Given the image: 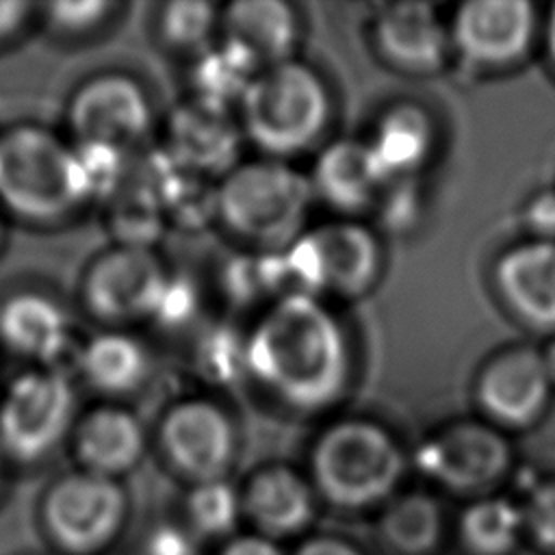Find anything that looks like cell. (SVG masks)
Wrapping results in <instances>:
<instances>
[{
  "mask_svg": "<svg viewBox=\"0 0 555 555\" xmlns=\"http://www.w3.org/2000/svg\"><path fill=\"white\" fill-rule=\"evenodd\" d=\"M247 373L295 410H325L351 377L347 334L317 297L278 299L247 336Z\"/></svg>",
  "mask_w": 555,
  "mask_h": 555,
  "instance_id": "1",
  "label": "cell"
},
{
  "mask_svg": "<svg viewBox=\"0 0 555 555\" xmlns=\"http://www.w3.org/2000/svg\"><path fill=\"white\" fill-rule=\"evenodd\" d=\"M89 195L74 143L48 126L22 121L0 132V212L46 228L72 219Z\"/></svg>",
  "mask_w": 555,
  "mask_h": 555,
  "instance_id": "2",
  "label": "cell"
},
{
  "mask_svg": "<svg viewBox=\"0 0 555 555\" xmlns=\"http://www.w3.org/2000/svg\"><path fill=\"white\" fill-rule=\"evenodd\" d=\"M408 460L382 425L364 418L332 423L310 451V483L321 503L340 512L379 509L397 492Z\"/></svg>",
  "mask_w": 555,
  "mask_h": 555,
  "instance_id": "3",
  "label": "cell"
},
{
  "mask_svg": "<svg viewBox=\"0 0 555 555\" xmlns=\"http://www.w3.org/2000/svg\"><path fill=\"white\" fill-rule=\"evenodd\" d=\"M243 134L267 154L286 158L308 150L330 119V93L306 63L288 59L262 67L241 104Z\"/></svg>",
  "mask_w": 555,
  "mask_h": 555,
  "instance_id": "4",
  "label": "cell"
},
{
  "mask_svg": "<svg viewBox=\"0 0 555 555\" xmlns=\"http://www.w3.org/2000/svg\"><path fill=\"white\" fill-rule=\"evenodd\" d=\"M310 178L278 158L236 165L217 186V215L241 238L280 251L306 230Z\"/></svg>",
  "mask_w": 555,
  "mask_h": 555,
  "instance_id": "5",
  "label": "cell"
},
{
  "mask_svg": "<svg viewBox=\"0 0 555 555\" xmlns=\"http://www.w3.org/2000/svg\"><path fill=\"white\" fill-rule=\"evenodd\" d=\"M80 414L74 379L56 366H26L0 392V453L35 466L72 440Z\"/></svg>",
  "mask_w": 555,
  "mask_h": 555,
  "instance_id": "6",
  "label": "cell"
},
{
  "mask_svg": "<svg viewBox=\"0 0 555 555\" xmlns=\"http://www.w3.org/2000/svg\"><path fill=\"white\" fill-rule=\"evenodd\" d=\"M39 509L46 533L61 551L95 555L119 538L130 503L119 479L76 466L46 488Z\"/></svg>",
  "mask_w": 555,
  "mask_h": 555,
  "instance_id": "7",
  "label": "cell"
},
{
  "mask_svg": "<svg viewBox=\"0 0 555 555\" xmlns=\"http://www.w3.org/2000/svg\"><path fill=\"white\" fill-rule=\"evenodd\" d=\"M282 262L291 295L332 291L345 297L366 293L379 271V245L375 234L351 221L325 223L304 232L282 249Z\"/></svg>",
  "mask_w": 555,
  "mask_h": 555,
  "instance_id": "8",
  "label": "cell"
},
{
  "mask_svg": "<svg viewBox=\"0 0 555 555\" xmlns=\"http://www.w3.org/2000/svg\"><path fill=\"white\" fill-rule=\"evenodd\" d=\"M416 464L440 488L477 499L507 477L512 444L492 423L457 421L418 447Z\"/></svg>",
  "mask_w": 555,
  "mask_h": 555,
  "instance_id": "9",
  "label": "cell"
},
{
  "mask_svg": "<svg viewBox=\"0 0 555 555\" xmlns=\"http://www.w3.org/2000/svg\"><path fill=\"white\" fill-rule=\"evenodd\" d=\"M169 273L152 249L115 245L95 256L80 282L89 314L104 323L154 317Z\"/></svg>",
  "mask_w": 555,
  "mask_h": 555,
  "instance_id": "10",
  "label": "cell"
},
{
  "mask_svg": "<svg viewBox=\"0 0 555 555\" xmlns=\"http://www.w3.org/2000/svg\"><path fill=\"white\" fill-rule=\"evenodd\" d=\"M72 141L104 143L126 150L152 124L145 89L121 72L93 74L72 91L65 106Z\"/></svg>",
  "mask_w": 555,
  "mask_h": 555,
  "instance_id": "11",
  "label": "cell"
},
{
  "mask_svg": "<svg viewBox=\"0 0 555 555\" xmlns=\"http://www.w3.org/2000/svg\"><path fill=\"white\" fill-rule=\"evenodd\" d=\"M158 442L169 466L193 483L225 479L236 455L230 416L212 401L184 399L160 421Z\"/></svg>",
  "mask_w": 555,
  "mask_h": 555,
  "instance_id": "12",
  "label": "cell"
},
{
  "mask_svg": "<svg viewBox=\"0 0 555 555\" xmlns=\"http://www.w3.org/2000/svg\"><path fill=\"white\" fill-rule=\"evenodd\" d=\"M538 28L535 9L527 0L464 2L451 20V46L477 69H503L531 48Z\"/></svg>",
  "mask_w": 555,
  "mask_h": 555,
  "instance_id": "13",
  "label": "cell"
},
{
  "mask_svg": "<svg viewBox=\"0 0 555 555\" xmlns=\"http://www.w3.org/2000/svg\"><path fill=\"white\" fill-rule=\"evenodd\" d=\"M74 319L63 299L37 286L0 297V347L28 366H56L72 349Z\"/></svg>",
  "mask_w": 555,
  "mask_h": 555,
  "instance_id": "14",
  "label": "cell"
},
{
  "mask_svg": "<svg viewBox=\"0 0 555 555\" xmlns=\"http://www.w3.org/2000/svg\"><path fill=\"white\" fill-rule=\"evenodd\" d=\"M238 490L243 520L249 531L280 544L310 533L321 501L310 479L293 466H262Z\"/></svg>",
  "mask_w": 555,
  "mask_h": 555,
  "instance_id": "15",
  "label": "cell"
},
{
  "mask_svg": "<svg viewBox=\"0 0 555 555\" xmlns=\"http://www.w3.org/2000/svg\"><path fill=\"white\" fill-rule=\"evenodd\" d=\"M553 384L542 351L514 347L494 356L477 379V401L492 425L520 429L546 410Z\"/></svg>",
  "mask_w": 555,
  "mask_h": 555,
  "instance_id": "16",
  "label": "cell"
},
{
  "mask_svg": "<svg viewBox=\"0 0 555 555\" xmlns=\"http://www.w3.org/2000/svg\"><path fill=\"white\" fill-rule=\"evenodd\" d=\"M241 126L230 111L191 100L180 104L167 126L171 158L195 176H225L238 163Z\"/></svg>",
  "mask_w": 555,
  "mask_h": 555,
  "instance_id": "17",
  "label": "cell"
},
{
  "mask_svg": "<svg viewBox=\"0 0 555 555\" xmlns=\"http://www.w3.org/2000/svg\"><path fill=\"white\" fill-rule=\"evenodd\" d=\"M375 43L395 67L429 74L449 56L451 30L427 2L388 4L375 20Z\"/></svg>",
  "mask_w": 555,
  "mask_h": 555,
  "instance_id": "18",
  "label": "cell"
},
{
  "mask_svg": "<svg viewBox=\"0 0 555 555\" xmlns=\"http://www.w3.org/2000/svg\"><path fill=\"white\" fill-rule=\"evenodd\" d=\"M69 442L78 468L119 481L145 455V429L139 416L113 403L80 414Z\"/></svg>",
  "mask_w": 555,
  "mask_h": 555,
  "instance_id": "19",
  "label": "cell"
},
{
  "mask_svg": "<svg viewBox=\"0 0 555 555\" xmlns=\"http://www.w3.org/2000/svg\"><path fill=\"white\" fill-rule=\"evenodd\" d=\"M505 306L538 330H555V241H529L507 249L494 267Z\"/></svg>",
  "mask_w": 555,
  "mask_h": 555,
  "instance_id": "20",
  "label": "cell"
},
{
  "mask_svg": "<svg viewBox=\"0 0 555 555\" xmlns=\"http://www.w3.org/2000/svg\"><path fill=\"white\" fill-rule=\"evenodd\" d=\"M310 184L314 195L343 212L371 206L386 186L369 143L353 139L334 141L319 154Z\"/></svg>",
  "mask_w": 555,
  "mask_h": 555,
  "instance_id": "21",
  "label": "cell"
},
{
  "mask_svg": "<svg viewBox=\"0 0 555 555\" xmlns=\"http://www.w3.org/2000/svg\"><path fill=\"white\" fill-rule=\"evenodd\" d=\"M447 535L444 509L431 492L399 490L377 509L375 542L386 555H438Z\"/></svg>",
  "mask_w": 555,
  "mask_h": 555,
  "instance_id": "22",
  "label": "cell"
},
{
  "mask_svg": "<svg viewBox=\"0 0 555 555\" xmlns=\"http://www.w3.org/2000/svg\"><path fill=\"white\" fill-rule=\"evenodd\" d=\"M145 345L117 327L95 332L76 349V373L106 397H124L141 388L150 375Z\"/></svg>",
  "mask_w": 555,
  "mask_h": 555,
  "instance_id": "23",
  "label": "cell"
},
{
  "mask_svg": "<svg viewBox=\"0 0 555 555\" xmlns=\"http://www.w3.org/2000/svg\"><path fill=\"white\" fill-rule=\"evenodd\" d=\"M225 39L241 46L260 67L293 59L299 39L295 11L280 0H238L221 17Z\"/></svg>",
  "mask_w": 555,
  "mask_h": 555,
  "instance_id": "24",
  "label": "cell"
},
{
  "mask_svg": "<svg viewBox=\"0 0 555 555\" xmlns=\"http://www.w3.org/2000/svg\"><path fill=\"white\" fill-rule=\"evenodd\" d=\"M366 143L386 184L410 180L431 154L434 124L421 106L403 102L382 115Z\"/></svg>",
  "mask_w": 555,
  "mask_h": 555,
  "instance_id": "25",
  "label": "cell"
},
{
  "mask_svg": "<svg viewBox=\"0 0 555 555\" xmlns=\"http://www.w3.org/2000/svg\"><path fill=\"white\" fill-rule=\"evenodd\" d=\"M455 540L466 555H514L525 544L520 503L501 494L470 499L455 520Z\"/></svg>",
  "mask_w": 555,
  "mask_h": 555,
  "instance_id": "26",
  "label": "cell"
},
{
  "mask_svg": "<svg viewBox=\"0 0 555 555\" xmlns=\"http://www.w3.org/2000/svg\"><path fill=\"white\" fill-rule=\"evenodd\" d=\"M262 67L241 46L223 39L212 50H206L193 69L195 100L230 111L241 104L249 85Z\"/></svg>",
  "mask_w": 555,
  "mask_h": 555,
  "instance_id": "27",
  "label": "cell"
},
{
  "mask_svg": "<svg viewBox=\"0 0 555 555\" xmlns=\"http://www.w3.org/2000/svg\"><path fill=\"white\" fill-rule=\"evenodd\" d=\"M184 527L195 540L223 542L238 533L243 520L241 490L228 479L193 483L184 499Z\"/></svg>",
  "mask_w": 555,
  "mask_h": 555,
  "instance_id": "28",
  "label": "cell"
},
{
  "mask_svg": "<svg viewBox=\"0 0 555 555\" xmlns=\"http://www.w3.org/2000/svg\"><path fill=\"white\" fill-rule=\"evenodd\" d=\"M119 4L106 0L37 4V22L56 41H80L100 33Z\"/></svg>",
  "mask_w": 555,
  "mask_h": 555,
  "instance_id": "29",
  "label": "cell"
},
{
  "mask_svg": "<svg viewBox=\"0 0 555 555\" xmlns=\"http://www.w3.org/2000/svg\"><path fill=\"white\" fill-rule=\"evenodd\" d=\"M217 9L204 0L169 2L160 13L163 39L180 50H199L217 26Z\"/></svg>",
  "mask_w": 555,
  "mask_h": 555,
  "instance_id": "30",
  "label": "cell"
},
{
  "mask_svg": "<svg viewBox=\"0 0 555 555\" xmlns=\"http://www.w3.org/2000/svg\"><path fill=\"white\" fill-rule=\"evenodd\" d=\"M518 503L525 544L540 555H555V477L533 483Z\"/></svg>",
  "mask_w": 555,
  "mask_h": 555,
  "instance_id": "31",
  "label": "cell"
},
{
  "mask_svg": "<svg viewBox=\"0 0 555 555\" xmlns=\"http://www.w3.org/2000/svg\"><path fill=\"white\" fill-rule=\"evenodd\" d=\"M199 371L215 384H230L247 371V338L228 330H217L197 351Z\"/></svg>",
  "mask_w": 555,
  "mask_h": 555,
  "instance_id": "32",
  "label": "cell"
},
{
  "mask_svg": "<svg viewBox=\"0 0 555 555\" xmlns=\"http://www.w3.org/2000/svg\"><path fill=\"white\" fill-rule=\"evenodd\" d=\"M195 306H197V295H195L193 284L186 282V280L169 275L152 319H156L158 323L169 325V327L182 325L191 319Z\"/></svg>",
  "mask_w": 555,
  "mask_h": 555,
  "instance_id": "33",
  "label": "cell"
},
{
  "mask_svg": "<svg viewBox=\"0 0 555 555\" xmlns=\"http://www.w3.org/2000/svg\"><path fill=\"white\" fill-rule=\"evenodd\" d=\"M382 221L386 228H395V230H403L408 228L418 208H416V193L410 184V180H399V182H390L384 186L382 191Z\"/></svg>",
  "mask_w": 555,
  "mask_h": 555,
  "instance_id": "34",
  "label": "cell"
},
{
  "mask_svg": "<svg viewBox=\"0 0 555 555\" xmlns=\"http://www.w3.org/2000/svg\"><path fill=\"white\" fill-rule=\"evenodd\" d=\"M288 555H369V553L347 535L319 531L297 540V544L293 546V551H288Z\"/></svg>",
  "mask_w": 555,
  "mask_h": 555,
  "instance_id": "35",
  "label": "cell"
},
{
  "mask_svg": "<svg viewBox=\"0 0 555 555\" xmlns=\"http://www.w3.org/2000/svg\"><path fill=\"white\" fill-rule=\"evenodd\" d=\"M145 555H195V538L186 527L160 525L147 535Z\"/></svg>",
  "mask_w": 555,
  "mask_h": 555,
  "instance_id": "36",
  "label": "cell"
},
{
  "mask_svg": "<svg viewBox=\"0 0 555 555\" xmlns=\"http://www.w3.org/2000/svg\"><path fill=\"white\" fill-rule=\"evenodd\" d=\"M525 225L535 241H555V191H542L527 202Z\"/></svg>",
  "mask_w": 555,
  "mask_h": 555,
  "instance_id": "37",
  "label": "cell"
},
{
  "mask_svg": "<svg viewBox=\"0 0 555 555\" xmlns=\"http://www.w3.org/2000/svg\"><path fill=\"white\" fill-rule=\"evenodd\" d=\"M37 22V4L33 2H0V48L13 43L22 37V33Z\"/></svg>",
  "mask_w": 555,
  "mask_h": 555,
  "instance_id": "38",
  "label": "cell"
},
{
  "mask_svg": "<svg viewBox=\"0 0 555 555\" xmlns=\"http://www.w3.org/2000/svg\"><path fill=\"white\" fill-rule=\"evenodd\" d=\"M217 555H288L280 542L269 540L254 531H238L219 542Z\"/></svg>",
  "mask_w": 555,
  "mask_h": 555,
  "instance_id": "39",
  "label": "cell"
},
{
  "mask_svg": "<svg viewBox=\"0 0 555 555\" xmlns=\"http://www.w3.org/2000/svg\"><path fill=\"white\" fill-rule=\"evenodd\" d=\"M546 48H548V56L555 65V4L546 17Z\"/></svg>",
  "mask_w": 555,
  "mask_h": 555,
  "instance_id": "40",
  "label": "cell"
},
{
  "mask_svg": "<svg viewBox=\"0 0 555 555\" xmlns=\"http://www.w3.org/2000/svg\"><path fill=\"white\" fill-rule=\"evenodd\" d=\"M542 358H544V364H546V371H548V377H551V384L555 388V340L542 351Z\"/></svg>",
  "mask_w": 555,
  "mask_h": 555,
  "instance_id": "41",
  "label": "cell"
},
{
  "mask_svg": "<svg viewBox=\"0 0 555 555\" xmlns=\"http://www.w3.org/2000/svg\"><path fill=\"white\" fill-rule=\"evenodd\" d=\"M9 462L4 460V455L0 453V490H2V483H4V466H7Z\"/></svg>",
  "mask_w": 555,
  "mask_h": 555,
  "instance_id": "42",
  "label": "cell"
},
{
  "mask_svg": "<svg viewBox=\"0 0 555 555\" xmlns=\"http://www.w3.org/2000/svg\"><path fill=\"white\" fill-rule=\"evenodd\" d=\"M4 245V215L0 212V249Z\"/></svg>",
  "mask_w": 555,
  "mask_h": 555,
  "instance_id": "43",
  "label": "cell"
}]
</instances>
